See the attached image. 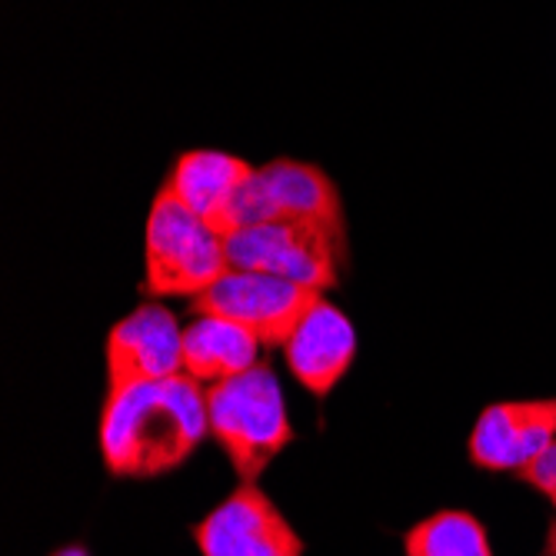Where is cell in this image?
Masks as SVG:
<instances>
[{"label": "cell", "mask_w": 556, "mask_h": 556, "mask_svg": "<svg viewBox=\"0 0 556 556\" xmlns=\"http://www.w3.org/2000/svg\"><path fill=\"white\" fill-rule=\"evenodd\" d=\"M267 220H307L330 230L346 247V217L343 200L330 174L317 164L277 157L254 170L240 197L233 200V211L224 220V237L257 227Z\"/></svg>", "instance_id": "cell-4"}, {"label": "cell", "mask_w": 556, "mask_h": 556, "mask_svg": "<svg viewBox=\"0 0 556 556\" xmlns=\"http://www.w3.org/2000/svg\"><path fill=\"white\" fill-rule=\"evenodd\" d=\"M207 424L240 483H257L293 440L277 374L257 364L240 377L207 387Z\"/></svg>", "instance_id": "cell-2"}, {"label": "cell", "mask_w": 556, "mask_h": 556, "mask_svg": "<svg viewBox=\"0 0 556 556\" xmlns=\"http://www.w3.org/2000/svg\"><path fill=\"white\" fill-rule=\"evenodd\" d=\"M517 477L523 483H530L533 490H540L553 503V510H556V440H553V446L543 453L540 460H533L530 467H523Z\"/></svg>", "instance_id": "cell-14"}, {"label": "cell", "mask_w": 556, "mask_h": 556, "mask_svg": "<svg viewBox=\"0 0 556 556\" xmlns=\"http://www.w3.org/2000/svg\"><path fill=\"white\" fill-rule=\"evenodd\" d=\"M261 346L257 333L247 327L227 317L200 314L184 327V374L207 387L240 377L261 364Z\"/></svg>", "instance_id": "cell-12"}, {"label": "cell", "mask_w": 556, "mask_h": 556, "mask_svg": "<svg viewBox=\"0 0 556 556\" xmlns=\"http://www.w3.org/2000/svg\"><path fill=\"white\" fill-rule=\"evenodd\" d=\"M224 240L230 267L283 277L320 293L340 280V261L346 254L330 230L307 220H267Z\"/></svg>", "instance_id": "cell-5"}, {"label": "cell", "mask_w": 556, "mask_h": 556, "mask_svg": "<svg viewBox=\"0 0 556 556\" xmlns=\"http://www.w3.org/2000/svg\"><path fill=\"white\" fill-rule=\"evenodd\" d=\"M54 556H87V553H84L80 546H64V549H58Z\"/></svg>", "instance_id": "cell-16"}, {"label": "cell", "mask_w": 556, "mask_h": 556, "mask_svg": "<svg viewBox=\"0 0 556 556\" xmlns=\"http://www.w3.org/2000/svg\"><path fill=\"white\" fill-rule=\"evenodd\" d=\"M257 167H250L243 157H233L227 150H184L174 161L164 187L190 207L197 217H204L217 233L224 230L227 214L233 211V200L254 177ZM224 237V233H220Z\"/></svg>", "instance_id": "cell-11"}, {"label": "cell", "mask_w": 556, "mask_h": 556, "mask_svg": "<svg viewBox=\"0 0 556 556\" xmlns=\"http://www.w3.org/2000/svg\"><path fill=\"white\" fill-rule=\"evenodd\" d=\"M283 353L296 383L314 396H327L353 364L357 333H353V324L340 307H333L330 300H320L283 343Z\"/></svg>", "instance_id": "cell-10"}, {"label": "cell", "mask_w": 556, "mask_h": 556, "mask_svg": "<svg viewBox=\"0 0 556 556\" xmlns=\"http://www.w3.org/2000/svg\"><path fill=\"white\" fill-rule=\"evenodd\" d=\"M556 440L553 400H507L486 407L470 433V460L483 470L520 473Z\"/></svg>", "instance_id": "cell-9"}, {"label": "cell", "mask_w": 556, "mask_h": 556, "mask_svg": "<svg viewBox=\"0 0 556 556\" xmlns=\"http://www.w3.org/2000/svg\"><path fill=\"white\" fill-rule=\"evenodd\" d=\"M230 270L227 240L190 207L161 187L143 233V293L200 296Z\"/></svg>", "instance_id": "cell-3"}, {"label": "cell", "mask_w": 556, "mask_h": 556, "mask_svg": "<svg viewBox=\"0 0 556 556\" xmlns=\"http://www.w3.org/2000/svg\"><path fill=\"white\" fill-rule=\"evenodd\" d=\"M407 556H493L483 523L464 510H443L417 527L403 540Z\"/></svg>", "instance_id": "cell-13"}, {"label": "cell", "mask_w": 556, "mask_h": 556, "mask_svg": "<svg viewBox=\"0 0 556 556\" xmlns=\"http://www.w3.org/2000/svg\"><path fill=\"white\" fill-rule=\"evenodd\" d=\"M97 433L111 477L147 480L170 473L211 433L207 390L187 374L108 390Z\"/></svg>", "instance_id": "cell-1"}, {"label": "cell", "mask_w": 556, "mask_h": 556, "mask_svg": "<svg viewBox=\"0 0 556 556\" xmlns=\"http://www.w3.org/2000/svg\"><path fill=\"white\" fill-rule=\"evenodd\" d=\"M546 553L549 556H556V523L549 527V533H546Z\"/></svg>", "instance_id": "cell-15"}, {"label": "cell", "mask_w": 556, "mask_h": 556, "mask_svg": "<svg viewBox=\"0 0 556 556\" xmlns=\"http://www.w3.org/2000/svg\"><path fill=\"white\" fill-rule=\"evenodd\" d=\"M200 556H303V540L277 503L254 483H240L193 527Z\"/></svg>", "instance_id": "cell-7"}, {"label": "cell", "mask_w": 556, "mask_h": 556, "mask_svg": "<svg viewBox=\"0 0 556 556\" xmlns=\"http://www.w3.org/2000/svg\"><path fill=\"white\" fill-rule=\"evenodd\" d=\"M324 300L320 290L300 287L283 277L257 274V270H237L230 267L211 290L193 296L190 311L227 317L250 333H257L264 346H283L300 320L307 317Z\"/></svg>", "instance_id": "cell-6"}, {"label": "cell", "mask_w": 556, "mask_h": 556, "mask_svg": "<svg viewBox=\"0 0 556 556\" xmlns=\"http://www.w3.org/2000/svg\"><path fill=\"white\" fill-rule=\"evenodd\" d=\"M177 374H184V327L167 307L150 300L114 324L108 337V390Z\"/></svg>", "instance_id": "cell-8"}]
</instances>
